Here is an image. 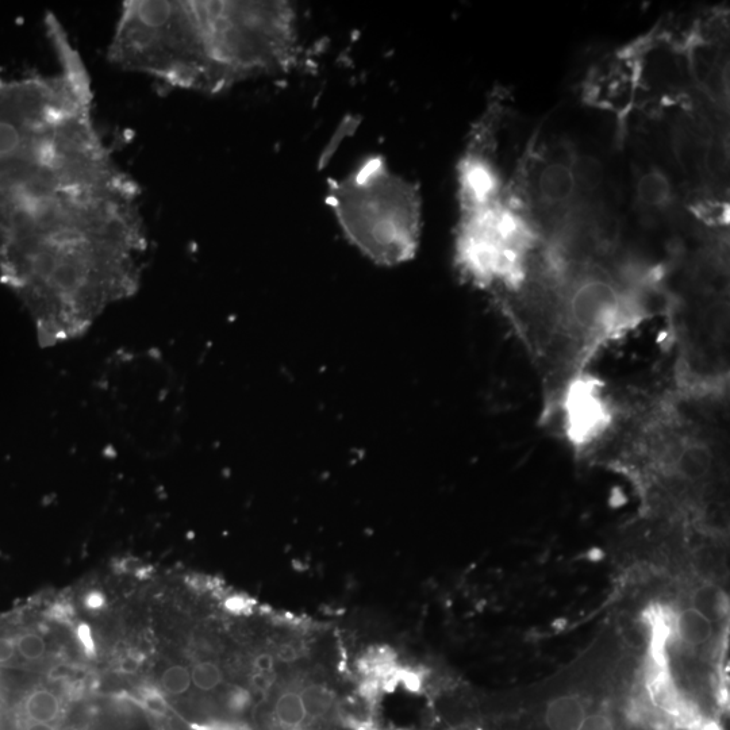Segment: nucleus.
<instances>
[{
  "label": "nucleus",
  "instance_id": "obj_1",
  "mask_svg": "<svg viewBox=\"0 0 730 730\" xmlns=\"http://www.w3.org/2000/svg\"><path fill=\"white\" fill-rule=\"evenodd\" d=\"M140 188L103 140L0 176V279L42 347L83 337L141 286Z\"/></svg>",
  "mask_w": 730,
  "mask_h": 730
},
{
  "label": "nucleus",
  "instance_id": "obj_2",
  "mask_svg": "<svg viewBox=\"0 0 730 730\" xmlns=\"http://www.w3.org/2000/svg\"><path fill=\"white\" fill-rule=\"evenodd\" d=\"M664 265L621 251L563 252L543 245L503 309L541 376L544 421L601 349L652 317L664 301Z\"/></svg>",
  "mask_w": 730,
  "mask_h": 730
},
{
  "label": "nucleus",
  "instance_id": "obj_3",
  "mask_svg": "<svg viewBox=\"0 0 730 730\" xmlns=\"http://www.w3.org/2000/svg\"><path fill=\"white\" fill-rule=\"evenodd\" d=\"M298 15L288 2H125L109 59L178 90L219 94L299 61Z\"/></svg>",
  "mask_w": 730,
  "mask_h": 730
},
{
  "label": "nucleus",
  "instance_id": "obj_4",
  "mask_svg": "<svg viewBox=\"0 0 730 730\" xmlns=\"http://www.w3.org/2000/svg\"><path fill=\"white\" fill-rule=\"evenodd\" d=\"M613 402L612 425L590 455L676 493L710 489L728 472L729 391L671 382Z\"/></svg>",
  "mask_w": 730,
  "mask_h": 730
},
{
  "label": "nucleus",
  "instance_id": "obj_5",
  "mask_svg": "<svg viewBox=\"0 0 730 730\" xmlns=\"http://www.w3.org/2000/svg\"><path fill=\"white\" fill-rule=\"evenodd\" d=\"M675 256L680 276L675 286L664 282L663 302L674 352L671 382L729 391L728 244L714 238Z\"/></svg>",
  "mask_w": 730,
  "mask_h": 730
},
{
  "label": "nucleus",
  "instance_id": "obj_6",
  "mask_svg": "<svg viewBox=\"0 0 730 730\" xmlns=\"http://www.w3.org/2000/svg\"><path fill=\"white\" fill-rule=\"evenodd\" d=\"M326 203L345 237L374 263L391 267L416 256L420 191L395 175L382 156L368 157L345 178L329 180Z\"/></svg>",
  "mask_w": 730,
  "mask_h": 730
},
{
  "label": "nucleus",
  "instance_id": "obj_7",
  "mask_svg": "<svg viewBox=\"0 0 730 730\" xmlns=\"http://www.w3.org/2000/svg\"><path fill=\"white\" fill-rule=\"evenodd\" d=\"M543 238L533 222L501 197L463 209L456 240L461 274L482 288L511 294L524 283Z\"/></svg>",
  "mask_w": 730,
  "mask_h": 730
},
{
  "label": "nucleus",
  "instance_id": "obj_8",
  "mask_svg": "<svg viewBox=\"0 0 730 730\" xmlns=\"http://www.w3.org/2000/svg\"><path fill=\"white\" fill-rule=\"evenodd\" d=\"M614 402L605 384L590 374L580 375L568 386L559 414L567 440L579 453H590L613 421Z\"/></svg>",
  "mask_w": 730,
  "mask_h": 730
},
{
  "label": "nucleus",
  "instance_id": "obj_9",
  "mask_svg": "<svg viewBox=\"0 0 730 730\" xmlns=\"http://www.w3.org/2000/svg\"><path fill=\"white\" fill-rule=\"evenodd\" d=\"M578 197L574 157H541L530 174V198L541 210L553 214L555 226L563 221V211L574 209Z\"/></svg>",
  "mask_w": 730,
  "mask_h": 730
},
{
  "label": "nucleus",
  "instance_id": "obj_10",
  "mask_svg": "<svg viewBox=\"0 0 730 730\" xmlns=\"http://www.w3.org/2000/svg\"><path fill=\"white\" fill-rule=\"evenodd\" d=\"M636 202L641 211L653 218L674 210L676 191L662 169L652 167L640 175L636 186Z\"/></svg>",
  "mask_w": 730,
  "mask_h": 730
},
{
  "label": "nucleus",
  "instance_id": "obj_11",
  "mask_svg": "<svg viewBox=\"0 0 730 730\" xmlns=\"http://www.w3.org/2000/svg\"><path fill=\"white\" fill-rule=\"evenodd\" d=\"M586 717L583 702L572 695H564L549 703L544 718L549 730H579Z\"/></svg>",
  "mask_w": 730,
  "mask_h": 730
},
{
  "label": "nucleus",
  "instance_id": "obj_12",
  "mask_svg": "<svg viewBox=\"0 0 730 730\" xmlns=\"http://www.w3.org/2000/svg\"><path fill=\"white\" fill-rule=\"evenodd\" d=\"M60 701L56 694L46 689L30 691L21 702L22 721L53 724L59 718Z\"/></svg>",
  "mask_w": 730,
  "mask_h": 730
},
{
  "label": "nucleus",
  "instance_id": "obj_13",
  "mask_svg": "<svg viewBox=\"0 0 730 730\" xmlns=\"http://www.w3.org/2000/svg\"><path fill=\"white\" fill-rule=\"evenodd\" d=\"M676 632L683 643L701 647L713 637V621L694 607H689L676 618Z\"/></svg>",
  "mask_w": 730,
  "mask_h": 730
},
{
  "label": "nucleus",
  "instance_id": "obj_14",
  "mask_svg": "<svg viewBox=\"0 0 730 730\" xmlns=\"http://www.w3.org/2000/svg\"><path fill=\"white\" fill-rule=\"evenodd\" d=\"M275 716L280 724L287 728H299L305 724L309 714L302 695L292 691L280 695L275 703Z\"/></svg>",
  "mask_w": 730,
  "mask_h": 730
},
{
  "label": "nucleus",
  "instance_id": "obj_15",
  "mask_svg": "<svg viewBox=\"0 0 730 730\" xmlns=\"http://www.w3.org/2000/svg\"><path fill=\"white\" fill-rule=\"evenodd\" d=\"M693 607L698 612L705 614L709 620H718L725 612L724 595L714 587H701L694 594Z\"/></svg>",
  "mask_w": 730,
  "mask_h": 730
},
{
  "label": "nucleus",
  "instance_id": "obj_16",
  "mask_svg": "<svg viewBox=\"0 0 730 730\" xmlns=\"http://www.w3.org/2000/svg\"><path fill=\"white\" fill-rule=\"evenodd\" d=\"M17 655L26 662H37L46 653V643L38 633L26 632L14 636Z\"/></svg>",
  "mask_w": 730,
  "mask_h": 730
},
{
  "label": "nucleus",
  "instance_id": "obj_17",
  "mask_svg": "<svg viewBox=\"0 0 730 730\" xmlns=\"http://www.w3.org/2000/svg\"><path fill=\"white\" fill-rule=\"evenodd\" d=\"M221 670L217 664L203 662L192 668L191 680L197 689L202 691H213L222 683Z\"/></svg>",
  "mask_w": 730,
  "mask_h": 730
},
{
  "label": "nucleus",
  "instance_id": "obj_18",
  "mask_svg": "<svg viewBox=\"0 0 730 730\" xmlns=\"http://www.w3.org/2000/svg\"><path fill=\"white\" fill-rule=\"evenodd\" d=\"M192 680L191 672L183 666H172L164 671L161 676V685L171 695H180L190 689Z\"/></svg>",
  "mask_w": 730,
  "mask_h": 730
},
{
  "label": "nucleus",
  "instance_id": "obj_19",
  "mask_svg": "<svg viewBox=\"0 0 730 730\" xmlns=\"http://www.w3.org/2000/svg\"><path fill=\"white\" fill-rule=\"evenodd\" d=\"M309 716H321L330 706V694L322 687L313 686L301 694Z\"/></svg>",
  "mask_w": 730,
  "mask_h": 730
},
{
  "label": "nucleus",
  "instance_id": "obj_20",
  "mask_svg": "<svg viewBox=\"0 0 730 730\" xmlns=\"http://www.w3.org/2000/svg\"><path fill=\"white\" fill-rule=\"evenodd\" d=\"M579 730H616V728L612 720L603 714H591V716L587 714Z\"/></svg>",
  "mask_w": 730,
  "mask_h": 730
},
{
  "label": "nucleus",
  "instance_id": "obj_21",
  "mask_svg": "<svg viewBox=\"0 0 730 730\" xmlns=\"http://www.w3.org/2000/svg\"><path fill=\"white\" fill-rule=\"evenodd\" d=\"M275 659L271 653H261L255 659L256 670L261 674H271L274 671Z\"/></svg>",
  "mask_w": 730,
  "mask_h": 730
},
{
  "label": "nucleus",
  "instance_id": "obj_22",
  "mask_svg": "<svg viewBox=\"0 0 730 730\" xmlns=\"http://www.w3.org/2000/svg\"><path fill=\"white\" fill-rule=\"evenodd\" d=\"M278 657L282 662L290 663L297 660V651L290 644L280 645L278 649Z\"/></svg>",
  "mask_w": 730,
  "mask_h": 730
},
{
  "label": "nucleus",
  "instance_id": "obj_23",
  "mask_svg": "<svg viewBox=\"0 0 730 730\" xmlns=\"http://www.w3.org/2000/svg\"><path fill=\"white\" fill-rule=\"evenodd\" d=\"M18 730H57L55 725L42 724V722L22 721Z\"/></svg>",
  "mask_w": 730,
  "mask_h": 730
},
{
  "label": "nucleus",
  "instance_id": "obj_24",
  "mask_svg": "<svg viewBox=\"0 0 730 730\" xmlns=\"http://www.w3.org/2000/svg\"><path fill=\"white\" fill-rule=\"evenodd\" d=\"M247 699V693H244L242 690H234L232 697H230V703H232L233 708H241V706H244V703L247 702Z\"/></svg>",
  "mask_w": 730,
  "mask_h": 730
},
{
  "label": "nucleus",
  "instance_id": "obj_25",
  "mask_svg": "<svg viewBox=\"0 0 730 730\" xmlns=\"http://www.w3.org/2000/svg\"><path fill=\"white\" fill-rule=\"evenodd\" d=\"M268 675L270 674H256L253 676V685L257 687L259 690H265L268 686H270V678H268Z\"/></svg>",
  "mask_w": 730,
  "mask_h": 730
},
{
  "label": "nucleus",
  "instance_id": "obj_26",
  "mask_svg": "<svg viewBox=\"0 0 730 730\" xmlns=\"http://www.w3.org/2000/svg\"><path fill=\"white\" fill-rule=\"evenodd\" d=\"M699 730H720V729H718L717 726L714 724H706V725H703L702 728Z\"/></svg>",
  "mask_w": 730,
  "mask_h": 730
}]
</instances>
